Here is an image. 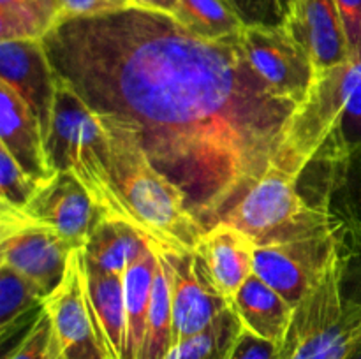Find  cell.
Returning <instances> with one entry per match:
<instances>
[{
    "label": "cell",
    "mask_w": 361,
    "mask_h": 359,
    "mask_svg": "<svg viewBox=\"0 0 361 359\" xmlns=\"http://www.w3.org/2000/svg\"><path fill=\"white\" fill-rule=\"evenodd\" d=\"M0 146L37 180L51 178L46 137L37 115L11 87L0 81Z\"/></svg>",
    "instance_id": "cell-15"
},
{
    "label": "cell",
    "mask_w": 361,
    "mask_h": 359,
    "mask_svg": "<svg viewBox=\"0 0 361 359\" xmlns=\"http://www.w3.org/2000/svg\"><path fill=\"white\" fill-rule=\"evenodd\" d=\"M279 6H281L282 14L286 18V23L295 16L296 7H298V0H279Z\"/></svg>",
    "instance_id": "cell-34"
},
{
    "label": "cell",
    "mask_w": 361,
    "mask_h": 359,
    "mask_svg": "<svg viewBox=\"0 0 361 359\" xmlns=\"http://www.w3.org/2000/svg\"><path fill=\"white\" fill-rule=\"evenodd\" d=\"M240 41L247 60L264 83L300 104L309 99L319 70L288 25L243 27Z\"/></svg>",
    "instance_id": "cell-9"
},
{
    "label": "cell",
    "mask_w": 361,
    "mask_h": 359,
    "mask_svg": "<svg viewBox=\"0 0 361 359\" xmlns=\"http://www.w3.org/2000/svg\"><path fill=\"white\" fill-rule=\"evenodd\" d=\"M231 306L243 327L282 345L295 308L257 275H252L236 291Z\"/></svg>",
    "instance_id": "cell-20"
},
{
    "label": "cell",
    "mask_w": 361,
    "mask_h": 359,
    "mask_svg": "<svg viewBox=\"0 0 361 359\" xmlns=\"http://www.w3.org/2000/svg\"><path fill=\"white\" fill-rule=\"evenodd\" d=\"M46 180L28 175L16 158L0 146V204L23 210Z\"/></svg>",
    "instance_id": "cell-27"
},
{
    "label": "cell",
    "mask_w": 361,
    "mask_h": 359,
    "mask_svg": "<svg viewBox=\"0 0 361 359\" xmlns=\"http://www.w3.org/2000/svg\"><path fill=\"white\" fill-rule=\"evenodd\" d=\"M130 6V0H60V23L74 18L115 13Z\"/></svg>",
    "instance_id": "cell-31"
},
{
    "label": "cell",
    "mask_w": 361,
    "mask_h": 359,
    "mask_svg": "<svg viewBox=\"0 0 361 359\" xmlns=\"http://www.w3.org/2000/svg\"><path fill=\"white\" fill-rule=\"evenodd\" d=\"M171 16L189 32L212 41L238 37L243 30L229 0H178Z\"/></svg>",
    "instance_id": "cell-24"
},
{
    "label": "cell",
    "mask_w": 361,
    "mask_h": 359,
    "mask_svg": "<svg viewBox=\"0 0 361 359\" xmlns=\"http://www.w3.org/2000/svg\"><path fill=\"white\" fill-rule=\"evenodd\" d=\"M42 308L51 319L60 359H108L92 319L85 248L71 252L62 282L46 296Z\"/></svg>",
    "instance_id": "cell-10"
},
{
    "label": "cell",
    "mask_w": 361,
    "mask_h": 359,
    "mask_svg": "<svg viewBox=\"0 0 361 359\" xmlns=\"http://www.w3.org/2000/svg\"><path fill=\"white\" fill-rule=\"evenodd\" d=\"M300 176L274 164L221 222L247 232L256 245L284 241L334 227L324 208L298 190Z\"/></svg>",
    "instance_id": "cell-6"
},
{
    "label": "cell",
    "mask_w": 361,
    "mask_h": 359,
    "mask_svg": "<svg viewBox=\"0 0 361 359\" xmlns=\"http://www.w3.org/2000/svg\"><path fill=\"white\" fill-rule=\"evenodd\" d=\"M0 81L13 88L41 122L51 125L56 77L42 41H0Z\"/></svg>",
    "instance_id": "cell-13"
},
{
    "label": "cell",
    "mask_w": 361,
    "mask_h": 359,
    "mask_svg": "<svg viewBox=\"0 0 361 359\" xmlns=\"http://www.w3.org/2000/svg\"><path fill=\"white\" fill-rule=\"evenodd\" d=\"M88 301L99 344L108 359H127V312L123 278L87 264Z\"/></svg>",
    "instance_id": "cell-18"
},
{
    "label": "cell",
    "mask_w": 361,
    "mask_h": 359,
    "mask_svg": "<svg viewBox=\"0 0 361 359\" xmlns=\"http://www.w3.org/2000/svg\"><path fill=\"white\" fill-rule=\"evenodd\" d=\"M349 58L361 60V0H337Z\"/></svg>",
    "instance_id": "cell-32"
},
{
    "label": "cell",
    "mask_w": 361,
    "mask_h": 359,
    "mask_svg": "<svg viewBox=\"0 0 361 359\" xmlns=\"http://www.w3.org/2000/svg\"><path fill=\"white\" fill-rule=\"evenodd\" d=\"M99 118L109 136L116 189L134 224L164 248L192 252L207 229L189 211L182 190L152 164L133 123Z\"/></svg>",
    "instance_id": "cell-2"
},
{
    "label": "cell",
    "mask_w": 361,
    "mask_h": 359,
    "mask_svg": "<svg viewBox=\"0 0 361 359\" xmlns=\"http://www.w3.org/2000/svg\"><path fill=\"white\" fill-rule=\"evenodd\" d=\"M60 25V0H0V41H42Z\"/></svg>",
    "instance_id": "cell-23"
},
{
    "label": "cell",
    "mask_w": 361,
    "mask_h": 359,
    "mask_svg": "<svg viewBox=\"0 0 361 359\" xmlns=\"http://www.w3.org/2000/svg\"><path fill=\"white\" fill-rule=\"evenodd\" d=\"M164 248V246H162ZM173 291V345L207 329L231 303L219 292L196 252L164 248Z\"/></svg>",
    "instance_id": "cell-11"
},
{
    "label": "cell",
    "mask_w": 361,
    "mask_h": 359,
    "mask_svg": "<svg viewBox=\"0 0 361 359\" xmlns=\"http://www.w3.org/2000/svg\"><path fill=\"white\" fill-rule=\"evenodd\" d=\"M348 359H361V344L358 345V347L355 348V352H353V354L349 355Z\"/></svg>",
    "instance_id": "cell-35"
},
{
    "label": "cell",
    "mask_w": 361,
    "mask_h": 359,
    "mask_svg": "<svg viewBox=\"0 0 361 359\" xmlns=\"http://www.w3.org/2000/svg\"><path fill=\"white\" fill-rule=\"evenodd\" d=\"M286 25L310 53L317 70L349 60L337 0H298L295 16Z\"/></svg>",
    "instance_id": "cell-16"
},
{
    "label": "cell",
    "mask_w": 361,
    "mask_h": 359,
    "mask_svg": "<svg viewBox=\"0 0 361 359\" xmlns=\"http://www.w3.org/2000/svg\"><path fill=\"white\" fill-rule=\"evenodd\" d=\"M243 27H281L286 25L279 0H229Z\"/></svg>",
    "instance_id": "cell-29"
},
{
    "label": "cell",
    "mask_w": 361,
    "mask_h": 359,
    "mask_svg": "<svg viewBox=\"0 0 361 359\" xmlns=\"http://www.w3.org/2000/svg\"><path fill=\"white\" fill-rule=\"evenodd\" d=\"M6 359H60L51 319L44 308L32 320L25 336Z\"/></svg>",
    "instance_id": "cell-28"
},
{
    "label": "cell",
    "mask_w": 361,
    "mask_h": 359,
    "mask_svg": "<svg viewBox=\"0 0 361 359\" xmlns=\"http://www.w3.org/2000/svg\"><path fill=\"white\" fill-rule=\"evenodd\" d=\"M361 151V60L319 70L296 111L281 168L302 176L310 164H331Z\"/></svg>",
    "instance_id": "cell-3"
},
{
    "label": "cell",
    "mask_w": 361,
    "mask_h": 359,
    "mask_svg": "<svg viewBox=\"0 0 361 359\" xmlns=\"http://www.w3.org/2000/svg\"><path fill=\"white\" fill-rule=\"evenodd\" d=\"M224 359H282L281 345L242 326Z\"/></svg>",
    "instance_id": "cell-30"
},
{
    "label": "cell",
    "mask_w": 361,
    "mask_h": 359,
    "mask_svg": "<svg viewBox=\"0 0 361 359\" xmlns=\"http://www.w3.org/2000/svg\"><path fill=\"white\" fill-rule=\"evenodd\" d=\"M42 42L56 80L136 127L204 229L282 164L302 104L257 76L240 35L212 41L171 14L126 7L62 21Z\"/></svg>",
    "instance_id": "cell-1"
},
{
    "label": "cell",
    "mask_w": 361,
    "mask_h": 359,
    "mask_svg": "<svg viewBox=\"0 0 361 359\" xmlns=\"http://www.w3.org/2000/svg\"><path fill=\"white\" fill-rule=\"evenodd\" d=\"M324 165V194L316 206L331 217L344 245L361 250V151Z\"/></svg>",
    "instance_id": "cell-17"
},
{
    "label": "cell",
    "mask_w": 361,
    "mask_h": 359,
    "mask_svg": "<svg viewBox=\"0 0 361 359\" xmlns=\"http://www.w3.org/2000/svg\"><path fill=\"white\" fill-rule=\"evenodd\" d=\"M240 329L242 322L231 306L207 329L173 345L166 359H224Z\"/></svg>",
    "instance_id": "cell-26"
},
{
    "label": "cell",
    "mask_w": 361,
    "mask_h": 359,
    "mask_svg": "<svg viewBox=\"0 0 361 359\" xmlns=\"http://www.w3.org/2000/svg\"><path fill=\"white\" fill-rule=\"evenodd\" d=\"M152 241L154 239H150L148 248L130 264L122 277L127 312V359L140 358L145 329H147L152 285L157 267V256Z\"/></svg>",
    "instance_id": "cell-21"
},
{
    "label": "cell",
    "mask_w": 361,
    "mask_h": 359,
    "mask_svg": "<svg viewBox=\"0 0 361 359\" xmlns=\"http://www.w3.org/2000/svg\"><path fill=\"white\" fill-rule=\"evenodd\" d=\"M256 241L226 222L203 232L194 252L201 257L215 287L231 303L236 291L254 275Z\"/></svg>",
    "instance_id": "cell-14"
},
{
    "label": "cell",
    "mask_w": 361,
    "mask_h": 359,
    "mask_svg": "<svg viewBox=\"0 0 361 359\" xmlns=\"http://www.w3.org/2000/svg\"><path fill=\"white\" fill-rule=\"evenodd\" d=\"M71 252L73 246L51 225L0 204V264L30 278L46 296L62 282Z\"/></svg>",
    "instance_id": "cell-8"
},
{
    "label": "cell",
    "mask_w": 361,
    "mask_h": 359,
    "mask_svg": "<svg viewBox=\"0 0 361 359\" xmlns=\"http://www.w3.org/2000/svg\"><path fill=\"white\" fill-rule=\"evenodd\" d=\"M148 243L150 238L133 222L102 215L85 245V260L95 270L123 277Z\"/></svg>",
    "instance_id": "cell-19"
},
{
    "label": "cell",
    "mask_w": 361,
    "mask_h": 359,
    "mask_svg": "<svg viewBox=\"0 0 361 359\" xmlns=\"http://www.w3.org/2000/svg\"><path fill=\"white\" fill-rule=\"evenodd\" d=\"M46 155L53 172L73 175L102 213L134 224L116 189L111 144L101 118L60 80H56L51 125L46 136Z\"/></svg>",
    "instance_id": "cell-4"
},
{
    "label": "cell",
    "mask_w": 361,
    "mask_h": 359,
    "mask_svg": "<svg viewBox=\"0 0 361 359\" xmlns=\"http://www.w3.org/2000/svg\"><path fill=\"white\" fill-rule=\"evenodd\" d=\"M176 4H178V0H130L129 7H140V9L173 14Z\"/></svg>",
    "instance_id": "cell-33"
},
{
    "label": "cell",
    "mask_w": 361,
    "mask_h": 359,
    "mask_svg": "<svg viewBox=\"0 0 361 359\" xmlns=\"http://www.w3.org/2000/svg\"><path fill=\"white\" fill-rule=\"evenodd\" d=\"M152 243L157 256V267L152 285L147 329L137 359H166L169 348L173 347V291L169 264L164 248L159 243Z\"/></svg>",
    "instance_id": "cell-22"
},
{
    "label": "cell",
    "mask_w": 361,
    "mask_h": 359,
    "mask_svg": "<svg viewBox=\"0 0 361 359\" xmlns=\"http://www.w3.org/2000/svg\"><path fill=\"white\" fill-rule=\"evenodd\" d=\"M23 211L56 229L73 250L85 248L92 229L104 215L87 189L69 172H55L42 182Z\"/></svg>",
    "instance_id": "cell-12"
},
{
    "label": "cell",
    "mask_w": 361,
    "mask_h": 359,
    "mask_svg": "<svg viewBox=\"0 0 361 359\" xmlns=\"http://www.w3.org/2000/svg\"><path fill=\"white\" fill-rule=\"evenodd\" d=\"M345 246L316 289L293 310L282 359H348L361 344V299L342 294Z\"/></svg>",
    "instance_id": "cell-5"
},
{
    "label": "cell",
    "mask_w": 361,
    "mask_h": 359,
    "mask_svg": "<svg viewBox=\"0 0 361 359\" xmlns=\"http://www.w3.org/2000/svg\"><path fill=\"white\" fill-rule=\"evenodd\" d=\"M342 248L344 241L335 225L312 234L257 245L254 275L274 287L295 308L319 285Z\"/></svg>",
    "instance_id": "cell-7"
},
{
    "label": "cell",
    "mask_w": 361,
    "mask_h": 359,
    "mask_svg": "<svg viewBox=\"0 0 361 359\" xmlns=\"http://www.w3.org/2000/svg\"><path fill=\"white\" fill-rule=\"evenodd\" d=\"M46 294L35 282L0 264V336H13L34 310H41Z\"/></svg>",
    "instance_id": "cell-25"
}]
</instances>
